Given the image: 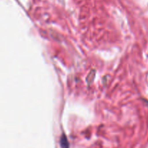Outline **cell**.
Instances as JSON below:
<instances>
[{
  "mask_svg": "<svg viewBox=\"0 0 148 148\" xmlns=\"http://www.w3.org/2000/svg\"><path fill=\"white\" fill-rule=\"evenodd\" d=\"M60 145L62 148H69V143L65 135H62L60 139Z\"/></svg>",
  "mask_w": 148,
  "mask_h": 148,
  "instance_id": "cell-1",
  "label": "cell"
}]
</instances>
